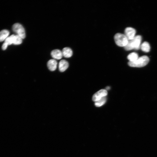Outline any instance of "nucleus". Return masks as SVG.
Returning a JSON list of instances; mask_svg holds the SVG:
<instances>
[{
    "label": "nucleus",
    "mask_w": 157,
    "mask_h": 157,
    "mask_svg": "<svg viewBox=\"0 0 157 157\" xmlns=\"http://www.w3.org/2000/svg\"><path fill=\"white\" fill-rule=\"evenodd\" d=\"M142 38L141 36L137 35L131 40L128 41L127 45L124 47L127 51H131L133 49L136 50H139L141 46Z\"/></svg>",
    "instance_id": "1"
},
{
    "label": "nucleus",
    "mask_w": 157,
    "mask_h": 157,
    "mask_svg": "<svg viewBox=\"0 0 157 157\" xmlns=\"http://www.w3.org/2000/svg\"><path fill=\"white\" fill-rule=\"evenodd\" d=\"M149 57L146 56H143L139 57L135 61L129 62V66L131 67L141 68L146 66L149 61Z\"/></svg>",
    "instance_id": "2"
},
{
    "label": "nucleus",
    "mask_w": 157,
    "mask_h": 157,
    "mask_svg": "<svg viewBox=\"0 0 157 157\" xmlns=\"http://www.w3.org/2000/svg\"><path fill=\"white\" fill-rule=\"evenodd\" d=\"M114 39L116 44L121 47H126L129 41L125 34L120 33L116 34L114 36Z\"/></svg>",
    "instance_id": "3"
},
{
    "label": "nucleus",
    "mask_w": 157,
    "mask_h": 157,
    "mask_svg": "<svg viewBox=\"0 0 157 157\" xmlns=\"http://www.w3.org/2000/svg\"><path fill=\"white\" fill-rule=\"evenodd\" d=\"M12 29L14 32L16 33L17 35L20 36L22 39H24L26 37L25 29L20 24L18 23H15L12 27Z\"/></svg>",
    "instance_id": "4"
},
{
    "label": "nucleus",
    "mask_w": 157,
    "mask_h": 157,
    "mask_svg": "<svg viewBox=\"0 0 157 157\" xmlns=\"http://www.w3.org/2000/svg\"><path fill=\"white\" fill-rule=\"evenodd\" d=\"M107 91L105 89H101L95 93L93 96V100L96 102L102 98L106 97L107 95Z\"/></svg>",
    "instance_id": "5"
},
{
    "label": "nucleus",
    "mask_w": 157,
    "mask_h": 157,
    "mask_svg": "<svg viewBox=\"0 0 157 157\" xmlns=\"http://www.w3.org/2000/svg\"><path fill=\"white\" fill-rule=\"evenodd\" d=\"M136 30L131 27L126 28L125 31V35L128 40H131L136 36Z\"/></svg>",
    "instance_id": "6"
},
{
    "label": "nucleus",
    "mask_w": 157,
    "mask_h": 157,
    "mask_svg": "<svg viewBox=\"0 0 157 157\" xmlns=\"http://www.w3.org/2000/svg\"><path fill=\"white\" fill-rule=\"evenodd\" d=\"M68 67V63L66 60H62L60 61L59 63V70L61 72H63L65 71Z\"/></svg>",
    "instance_id": "7"
},
{
    "label": "nucleus",
    "mask_w": 157,
    "mask_h": 157,
    "mask_svg": "<svg viewBox=\"0 0 157 157\" xmlns=\"http://www.w3.org/2000/svg\"><path fill=\"white\" fill-rule=\"evenodd\" d=\"M57 62L55 59H52L49 60L47 63V66L49 70L53 71L57 69Z\"/></svg>",
    "instance_id": "8"
},
{
    "label": "nucleus",
    "mask_w": 157,
    "mask_h": 157,
    "mask_svg": "<svg viewBox=\"0 0 157 157\" xmlns=\"http://www.w3.org/2000/svg\"><path fill=\"white\" fill-rule=\"evenodd\" d=\"M51 55L54 59L57 60L61 59L63 56L62 52L58 49L52 51Z\"/></svg>",
    "instance_id": "9"
},
{
    "label": "nucleus",
    "mask_w": 157,
    "mask_h": 157,
    "mask_svg": "<svg viewBox=\"0 0 157 157\" xmlns=\"http://www.w3.org/2000/svg\"><path fill=\"white\" fill-rule=\"evenodd\" d=\"M63 56L66 58L71 57L72 55L73 52L72 50L68 47L65 48L62 51Z\"/></svg>",
    "instance_id": "10"
},
{
    "label": "nucleus",
    "mask_w": 157,
    "mask_h": 157,
    "mask_svg": "<svg viewBox=\"0 0 157 157\" xmlns=\"http://www.w3.org/2000/svg\"><path fill=\"white\" fill-rule=\"evenodd\" d=\"M10 34L9 31L7 30H4L0 31V42L6 40Z\"/></svg>",
    "instance_id": "11"
},
{
    "label": "nucleus",
    "mask_w": 157,
    "mask_h": 157,
    "mask_svg": "<svg viewBox=\"0 0 157 157\" xmlns=\"http://www.w3.org/2000/svg\"><path fill=\"white\" fill-rule=\"evenodd\" d=\"M140 48L145 53H148L149 52L150 49V45L147 42H144L142 44Z\"/></svg>",
    "instance_id": "12"
},
{
    "label": "nucleus",
    "mask_w": 157,
    "mask_h": 157,
    "mask_svg": "<svg viewBox=\"0 0 157 157\" xmlns=\"http://www.w3.org/2000/svg\"><path fill=\"white\" fill-rule=\"evenodd\" d=\"M139 55L137 53L133 52L130 54L128 56L127 58L129 62H133L137 60L139 58Z\"/></svg>",
    "instance_id": "13"
},
{
    "label": "nucleus",
    "mask_w": 157,
    "mask_h": 157,
    "mask_svg": "<svg viewBox=\"0 0 157 157\" xmlns=\"http://www.w3.org/2000/svg\"><path fill=\"white\" fill-rule=\"evenodd\" d=\"M22 39L18 35H14V37L13 44L15 45L20 44L22 42Z\"/></svg>",
    "instance_id": "14"
},
{
    "label": "nucleus",
    "mask_w": 157,
    "mask_h": 157,
    "mask_svg": "<svg viewBox=\"0 0 157 157\" xmlns=\"http://www.w3.org/2000/svg\"><path fill=\"white\" fill-rule=\"evenodd\" d=\"M106 100V97H104L100 100L95 102V105L97 107H100L104 104Z\"/></svg>",
    "instance_id": "15"
},
{
    "label": "nucleus",
    "mask_w": 157,
    "mask_h": 157,
    "mask_svg": "<svg viewBox=\"0 0 157 157\" xmlns=\"http://www.w3.org/2000/svg\"><path fill=\"white\" fill-rule=\"evenodd\" d=\"M14 35H12L11 36L8 37L5 40V43L8 45H10L13 44V40Z\"/></svg>",
    "instance_id": "16"
},
{
    "label": "nucleus",
    "mask_w": 157,
    "mask_h": 157,
    "mask_svg": "<svg viewBox=\"0 0 157 157\" xmlns=\"http://www.w3.org/2000/svg\"><path fill=\"white\" fill-rule=\"evenodd\" d=\"M8 46V44L5 42L3 44L2 47L3 50H6L7 49Z\"/></svg>",
    "instance_id": "17"
},
{
    "label": "nucleus",
    "mask_w": 157,
    "mask_h": 157,
    "mask_svg": "<svg viewBox=\"0 0 157 157\" xmlns=\"http://www.w3.org/2000/svg\"><path fill=\"white\" fill-rule=\"evenodd\" d=\"M110 89V87H107L106 88V90H109Z\"/></svg>",
    "instance_id": "18"
}]
</instances>
